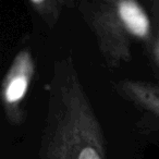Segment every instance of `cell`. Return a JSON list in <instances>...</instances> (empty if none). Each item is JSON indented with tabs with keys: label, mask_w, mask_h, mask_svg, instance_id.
<instances>
[{
	"label": "cell",
	"mask_w": 159,
	"mask_h": 159,
	"mask_svg": "<svg viewBox=\"0 0 159 159\" xmlns=\"http://www.w3.org/2000/svg\"><path fill=\"white\" fill-rule=\"evenodd\" d=\"M38 159H107L104 131L72 56L53 63Z\"/></svg>",
	"instance_id": "cell-1"
},
{
	"label": "cell",
	"mask_w": 159,
	"mask_h": 159,
	"mask_svg": "<svg viewBox=\"0 0 159 159\" xmlns=\"http://www.w3.org/2000/svg\"><path fill=\"white\" fill-rule=\"evenodd\" d=\"M79 11L110 69H118L132 60L134 43L150 44L154 40L152 19L135 0L82 1Z\"/></svg>",
	"instance_id": "cell-2"
},
{
	"label": "cell",
	"mask_w": 159,
	"mask_h": 159,
	"mask_svg": "<svg viewBox=\"0 0 159 159\" xmlns=\"http://www.w3.org/2000/svg\"><path fill=\"white\" fill-rule=\"evenodd\" d=\"M36 66L29 48L20 50L12 60L1 84V104L8 122L18 125L24 121L23 104L35 75Z\"/></svg>",
	"instance_id": "cell-3"
},
{
	"label": "cell",
	"mask_w": 159,
	"mask_h": 159,
	"mask_svg": "<svg viewBox=\"0 0 159 159\" xmlns=\"http://www.w3.org/2000/svg\"><path fill=\"white\" fill-rule=\"evenodd\" d=\"M121 96L159 118V85L139 80H125L116 85Z\"/></svg>",
	"instance_id": "cell-4"
},
{
	"label": "cell",
	"mask_w": 159,
	"mask_h": 159,
	"mask_svg": "<svg viewBox=\"0 0 159 159\" xmlns=\"http://www.w3.org/2000/svg\"><path fill=\"white\" fill-rule=\"evenodd\" d=\"M63 2L59 0H31L29 6L49 27H53L62 12Z\"/></svg>",
	"instance_id": "cell-5"
},
{
	"label": "cell",
	"mask_w": 159,
	"mask_h": 159,
	"mask_svg": "<svg viewBox=\"0 0 159 159\" xmlns=\"http://www.w3.org/2000/svg\"><path fill=\"white\" fill-rule=\"evenodd\" d=\"M152 13L155 21V25H156L157 29L156 37L159 38V0H156V1H152Z\"/></svg>",
	"instance_id": "cell-6"
},
{
	"label": "cell",
	"mask_w": 159,
	"mask_h": 159,
	"mask_svg": "<svg viewBox=\"0 0 159 159\" xmlns=\"http://www.w3.org/2000/svg\"><path fill=\"white\" fill-rule=\"evenodd\" d=\"M150 48H152V58H154L157 66H159V38H154V40L150 43Z\"/></svg>",
	"instance_id": "cell-7"
}]
</instances>
